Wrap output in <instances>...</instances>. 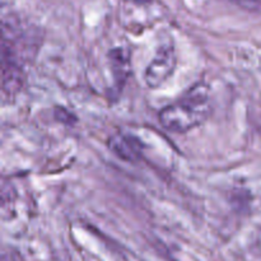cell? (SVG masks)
Masks as SVG:
<instances>
[{"mask_svg": "<svg viewBox=\"0 0 261 261\" xmlns=\"http://www.w3.org/2000/svg\"><path fill=\"white\" fill-rule=\"evenodd\" d=\"M212 112L209 88L205 83L191 87L178 101L162 109L160 121L172 133H186L203 124Z\"/></svg>", "mask_w": 261, "mask_h": 261, "instance_id": "1", "label": "cell"}, {"mask_svg": "<svg viewBox=\"0 0 261 261\" xmlns=\"http://www.w3.org/2000/svg\"><path fill=\"white\" fill-rule=\"evenodd\" d=\"M176 68L175 48L165 45L160 47L153 60L147 66L144 73V81L149 88H158L162 86Z\"/></svg>", "mask_w": 261, "mask_h": 261, "instance_id": "2", "label": "cell"}, {"mask_svg": "<svg viewBox=\"0 0 261 261\" xmlns=\"http://www.w3.org/2000/svg\"><path fill=\"white\" fill-rule=\"evenodd\" d=\"M110 147L120 158L125 161L133 162V161H135L139 157V142L132 137H126V135L121 134L115 135V137L110 139Z\"/></svg>", "mask_w": 261, "mask_h": 261, "instance_id": "3", "label": "cell"}, {"mask_svg": "<svg viewBox=\"0 0 261 261\" xmlns=\"http://www.w3.org/2000/svg\"><path fill=\"white\" fill-rule=\"evenodd\" d=\"M110 59H111L115 78L117 79V82H121V79L124 82L126 79L127 74H129V54L125 51V48H115L110 53Z\"/></svg>", "mask_w": 261, "mask_h": 261, "instance_id": "4", "label": "cell"}, {"mask_svg": "<svg viewBox=\"0 0 261 261\" xmlns=\"http://www.w3.org/2000/svg\"><path fill=\"white\" fill-rule=\"evenodd\" d=\"M229 2L247 10H257L261 7V0H229Z\"/></svg>", "mask_w": 261, "mask_h": 261, "instance_id": "5", "label": "cell"}]
</instances>
